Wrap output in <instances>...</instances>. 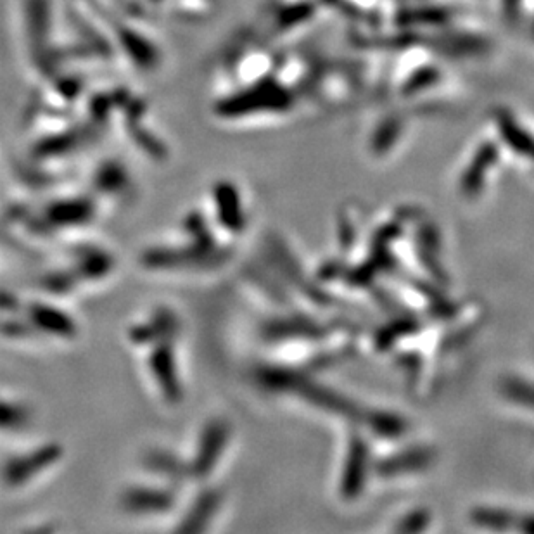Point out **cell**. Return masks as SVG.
Listing matches in <instances>:
<instances>
[{"mask_svg":"<svg viewBox=\"0 0 534 534\" xmlns=\"http://www.w3.org/2000/svg\"><path fill=\"white\" fill-rule=\"evenodd\" d=\"M215 213L220 229L230 237H239L246 232L248 217L242 206L241 196L232 187H218L215 194Z\"/></svg>","mask_w":534,"mask_h":534,"instance_id":"4","label":"cell"},{"mask_svg":"<svg viewBox=\"0 0 534 534\" xmlns=\"http://www.w3.org/2000/svg\"><path fill=\"white\" fill-rule=\"evenodd\" d=\"M123 507L132 514H156L165 512L173 503L170 491L149 484H134L123 495Z\"/></svg>","mask_w":534,"mask_h":534,"instance_id":"5","label":"cell"},{"mask_svg":"<svg viewBox=\"0 0 534 534\" xmlns=\"http://www.w3.org/2000/svg\"><path fill=\"white\" fill-rule=\"evenodd\" d=\"M220 505H222V502H220L218 491H204V495L198 498L194 502V507L185 514L182 526L177 528L178 531H192V533L204 531V529L208 528V524L213 522L211 519L217 514Z\"/></svg>","mask_w":534,"mask_h":534,"instance_id":"7","label":"cell"},{"mask_svg":"<svg viewBox=\"0 0 534 534\" xmlns=\"http://www.w3.org/2000/svg\"><path fill=\"white\" fill-rule=\"evenodd\" d=\"M32 325L37 331L49 334V336L71 339L77 336V324L75 320L54 305L37 303L30 308Z\"/></svg>","mask_w":534,"mask_h":534,"instance_id":"6","label":"cell"},{"mask_svg":"<svg viewBox=\"0 0 534 534\" xmlns=\"http://www.w3.org/2000/svg\"><path fill=\"white\" fill-rule=\"evenodd\" d=\"M63 457V448L58 443H44L32 450L11 458L4 469V481L11 488H23L35 483L39 477L54 469Z\"/></svg>","mask_w":534,"mask_h":534,"instance_id":"3","label":"cell"},{"mask_svg":"<svg viewBox=\"0 0 534 534\" xmlns=\"http://www.w3.org/2000/svg\"><path fill=\"white\" fill-rule=\"evenodd\" d=\"M173 334L158 337L151 343L153 350L146 356V369L154 389L166 403H180L184 398V384L180 376V363L173 348ZM149 343V344H151ZM147 346V344H146Z\"/></svg>","mask_w":534,"mask_h":534,"instance_id":"2","label":"cell"},{"mask_svg":"<svg viewBox=\"0 0 534 534\" xmlns=\"http://www.w3.org/2000/svg\"><path fill=\"white\" fill-rule=\"evenodd\" d=\"M232 426L223 417H213L204 422L203 429L199 431L198 441L194 446V455L187 462V476L194 477L196 481H208V477L217 471L222 464L223 457L229 448Z\"/></svg>","mask_w":534,"mask_h":534,"instance_id":"1","label":"cell"}]
</instances>
